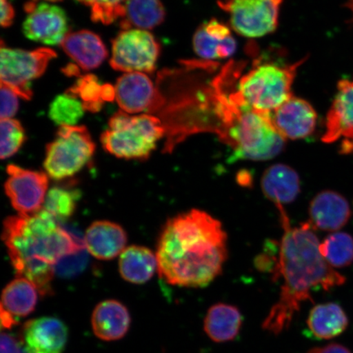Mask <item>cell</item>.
Instances as JSON below:
<instances>
[{
	"label": "cell",
	"instance_id": "6da1fadb",
	"mask_svg": "<svg viewBox=\"0 0 353 353\" xmlns=\"http://www.w3.org/2000/svg\"><path fill=\"white\" fill-rule=\"evenodd\" d=\"M228 236L222 223L200 210L170 219L159 238V275L172 285L205 287L223 271Z\"/></svg>",
	"mask_w": 353,
	"mask_h": 353
},
{
	"label": "cell",
	"instance_id": "7a4b0ae2",
	"mask_svg": "<svg viewBox=\"0 0 353 353\" xmlns=\"http://www.w3.org/2000/svg\"><path fill=\"white\" fill-rule=\"evenodd\" d=\"M280 215L284 234L274 278L282 280L281 292L262 325L263 330L274 334L289 327L304 302L312 301L313 290L329 291L346 281L321 255L320 241L311 223L293 228L285 211Z\"/></svg>",
	"mask_w": 353,
	"mask_h": 353
},
{
	"label": "cell",
	"instance_id": "3957f363",
	"mask_svg": "<svg viewBox=\"0 0 353 353\" xmlns=\"http://www.w3.org/2000/svg\"><path fill=\"white\" fill-rule=\"evenodd\" d=\"M3 240L17 276L32 282L43 296L52 294L57 262L86 248L85 241L61 228L44 210L6 219Z\"/></svg>",
	"mask_w": 353,
	"mask_h": 353
},
{
	"label": "cell",
	"instance_id": "277c9868",
	"mask_svg": "<svg viewBox=\"0 0 353 353\" xmlns=\"http://www.w3.org/2000/svg\"><path fill=\"white\" fill-rule=\"evenodd\" d=\"M240 160L268 161L284 149L285 139L276 130L270 113L237 103L225 121L220 138Z\"/></svg>",
	"mask_w": 353,
	"mask_h": 353
},
{
	"label": "cell",
	"instance_id": "5b68a950",
	"mask_svg": "<svg viewBox=\"0 0 353 353\" xmlns=\"http://www.w3.org/2000/svg\"><path fill=\"white\" fill-rule=\"evenodd\" d=\"M163 137H165V126L157 116H131L119 110L110 119L101 142L105 151L114 157L145 161L156 150Z\"/></svg>",
	"mask_w": 353,
	"mask_h": 353
},
{
	"label": "cell",
	"instance_id": "8992f818",
	"mask_svg": "<svg viewBox=\"0 0 353 353\" xmlns=\"http://www.w3.org/2000/svg\"><path fill=\"white\" fill-rule=\"evenodd\" d=\"M304 61L285 65L255 64L237 83L235 92L238 99L258 112H272L293 96L291 88Z\"/></svg>",
	"mask_w": 353,
	"mask_h": 353
},
{
	"label": "cell",
	"instance_id": "52a82bcc",
	"mask_svg": "<svg viewBox=\"0 0 353 353\" xmlns=\"http://www.w3.org/2000/svg\"><path fill=\"white\" fill-rule=\"evenodd\" d=\"M95 148L85 126H61L54 140L47 145L44 170L55 180L70 178L91 161Z\"/></svg>",
	"mask_w": 353,
	"mask_h": 353
},
{
	"label": "cell",
	"instance_id": "ba28073f",
	"mask_svg": "<svg viewBox=\"0 0 353 353\" xmlns=\"http://www.w3.org/2000/svg\"><path fill=\"white\" fill-rule=\"evenodd\" d=\"M57 57L48 48L32 51L8 48L1 44L0 50V79L25 100L32 98L30 83L46 72L47 66Z\"/></svg>",
	"mask_w": 353,
	"mask_h": 353
},
{
	"label": "cell",
	"instance_id": "9c48e42d",
	"mask_svg": "<svg viewBox=\"0 0 353 353\" xmlns=\"http://www.w3.org/2000/svg\"><path fill=\"white\" fill-rule=\"evenodd\" d=\"M160 52V44L148 30H122L113 39L110 64L119 72L152 73Z\"/></svg>",
	"mask_w": 353,
	"mask_h": 353
},
{
	"label": "cell",
	"instance_id": "30bf717a",
	"mask_svg": "<svg viewBox=\"0 0 353 353\" xmlns=\"http://www.w3.org/2000/svg\"><path fill=\"white\" fill-rule=\"evenodd\" d=\"M283 0H219V6L230 17L232 28L247 38L265 37L275 32Z\"/></svg>",
	"mask_w": 353,
	"mask_h": 353
},
{
	"label": "cell",
	"instance_id": "8fae6325",
	"mask_svg": "<svg viewBox=\"0 0 353 353\" xmlns=\"http://www.w3.org/2000/svg\"><path fill=\"white\" fill-rule=\"evenodd\" d=\"M7 173L4 190L19 215H32L41 211L48 194V174L14 165L8 166Z\"/></svg>",
	"mask_w": 353,
	"mask_h": 353
},
{
	"label": "cell",
	"instance_id": "7c38bea8",
	"mask_svg": "<svg viewBox=\"0 0 353 353\" xmlns=\"http://www.w3.org/2000/svg\"><path fill=\"white\" fill-rule=\"evenodd\" d=\"M25 10L28 16L23 23V33L26 38L34 42L57 46L63 42L68 34V19L65 12L52 4L30 1Z\"/></svg>",
	"mask_w": 353,
	"mask_h": 353
},
{
	"label": "cell",
	"instance_id": "4fadbf2b",
	"mask_svg": "<svg viewBox=\"0 0 353 353\" xmlns=\"http://www.w3.org/2000/svg\"><path fill=\"white\" fill-rule=\"evenodd\" d=\"M116 100L121 110L128 114L147 112L156 114L161 99L157 85L142 72L123 74L117 79Z\"/></svg>",
	"mask_w": 353,
	"mask_h": 353
},
{
	"label": "cell",
	"instance_id": "5bb4252c",
	"mask_svg": "<svg viewBox=\"0 0 353 353\" xmlns=\"http://www.w3.org/2000/svg\"><path fill=\"white\" fill-rule=\"evenodd\" d=\"M68 334L63 321L56 317H39L22 326L21 343L25 353H63Z\"/></svg>",
	"mask_w": 353,
	"mask_h": 353
},
{
	"label": "cell",
	"instance_id": "9a60e30c",
	"mask_svg": "<svg viewBox=\"0 0 353 353\" xmlns=\"http://www.w3.org/2000/svg\"><path fill=\"white\" fill-rule=\"evenodd\" d=\"M273 125L285 139H303L312 134L316 126L317 114L307 101L290 97L270 113Z\"/></svg>",
	"mask_w": 353,
	"mask_h": 353
},
{
	"label": "cell",
	"instance_id": "2e32d148",
	"mask_svg": "<svg viewBox=\"0 0 353 353\" xmlns=\"http://www.w3.org/2000/svg\"><path fill=\"white\" fill-rule=\"evenodd\" d=\"M341 138L353 141V79H343L338 83L322 141L332 143Z\"/></svg>",
	"mask_w": 353,
	"mask_h": 353
},
{
	"label": "cell",
	"instance_id": "e0dca14e",
	"mask_svg": "<svg viewBox=\"0 0 353 353\" xmlns=\"http://www.w3.org/2000/svg\"><path fill=\"white\" fill-rule=\"evenodd\" d=\"M309 217L313 228L335 232L345 226L351 218V208L346 198L339 192H321L312 199Z\"/></svg>",
	"mask_w": 353,
	"mask_h": 353
},
{
	"label": "cell",
	"instance_id": "ac0fdd59",
	"mask_svg": "<svg viewBox=\"0 0 353 353\" xmlns=\"http://www.w3.org/2000/svg\"><path fill=\"white\" fill-rule=\"evenodd\" d=\"M39 291L32 282L17 276L3 290L1 299L2 327L10 329L28 316L37 307Z\"/></svg>",
	"mask_w": 353,
	"mask_h": 353
},
{
	"label": "cell",
	"instance_id": "d6986e66",
	"mask_svg": "<svg viewBox=\"0 0 353 353\" xmlns=\"http://www.w3.org/2000/svg\"><path fill=\"white\" fill-rule=\"evenodd\" d=\"M193 48L202 59H227L236 52V42L228 26L212 19L199 26Z\"/></svg>",
	"mask_w": 353,
	"mask_h": 353
},
{
	"label": "cell",
	"instance_id": "ffe728a7",
	"mask_svg": "<svg viewBox=\"0 0 353 353\" xmlns=\"http://www.w3.org/2000/svg\"><path fill=\"white\" fill-rule=\"evenodd\" d=\"M92 328L103 341H120L130 328L129 310L117 300L108 299L96 306L92 315Z\"/></svg>",
	"mask_w": 353,
	"mask_h": 353
},
{
	"label": "cell",
	"instance_id": "44dd1931",
	"mask_svg": "<svg viewBox=\"0 0 353 353\" xmlns=\"http://www.w3.org/2000/svg\"><path fill=\"white\" fill-rule=\"evenodd\" d=\"M85 245L88 253L100 260H110L125 250L127 235L123 229L109 221H98L87 229Z\"/></svg>",
	"mask_w": 353,
	"mask_h": 353
},
{
	"label": "cell",
	"instance_id": "7402d4cb",
	"mask_svg": "<svg viewBox=\"0 0 353 353\" xmlns=\"http://www.w3.org/2000/svg\"><path fill=\"white\" fill-rule=\"evenodd\" d=\"M264 196L278 210L295 201L300 192V179L296 171L284 164L273 165L264 172L261 179Z\"/></svg>",
	"mask_w": 353,
	"mask_h": 353
},
{
	"label": "cell",
	"instance_id": "603a6c76",
	"mask_svg": "<svg viewBox=\"0 0 353 353\" xmlns=\"http://www.w3.org/2000/svg\"><path fill=\"white\" fill-rule=\"evenodd\" d=\"M60 46L79 68L85 70L98 68L108 55L99 35L87 30L68 33Z\"/></svg>",
	"mask_w": 353,
	"mask_h": 353
},
{
	"label": "cell",
	"instance_id": "cb8c5ba5",
	"mask_svg": "<svg viewBox=\"0 0 353 353\" xmlns=\"http://www.w3.org/2000/svg\"><path fill=\"white\" fill-rule=\"evenodd\" d=\"M241 326V313L231 304H214L209 308L204 320L205 332L215 343L234 341L239 334Z\"/></svg>",
	"mask_w": 353,
	"mask_h": 353
},
{
	"label": "cell",
	"instance_id": "d4e9b609",
	"mask_svg": "<svg viewBox=\"0 0 353 353\" xmlns=\"http://www.w3.org/2000/svg\"><path fill=\"white\" fill-rule=\"evenodd\" d=\"M157 268V255L143 246L128 247L119 259V270L121 276L134 284H144L151 280Z\"/></svg>",
	"mask_w": 353,
	"mask_h": 353
},
{
	"label": "cell",
	"instance_id": "484cf974",
	"mask_svg": "<svg viewBox=\"0 0 353 353\" xmlns=\"http://www.w3.org/2000/svg\"><path fill=\"white\" fill-rule=\"evenodd\" d=\"M307 327L317 339H331L346 330L350 323L346 312L339 304L322 303L309 313Z\"/></svg>",
	"mask_w": 353,
	"mask_h": 353
},
{
	"label": "cell",
	"instance_id": "4316f807",
	"mask_svg": "<svg viewBox=\"0 0 353 353\" xmlns=\"http://www.w3.org/2000/svg\"><path fill=\"white\" fill-rule=\"evenodd\" d=\"M165 17L161 0H126L120 25L123 30H152L161 25Z\"/></svg>",
	"mask_w": 353,
	"mask_h": 353
},
{
	"label": "cell",
	"instance_id": "83f0119b",
	"mask_svg": "<svg viewBox=\"0 0 353 353\" xmlns=\"http://www.w3.org/2000/svg\"><path fill=\"white\" fill-rule=\"evenodd\" d=\"M320 252L331 267L343 268L353 263V237L346 232H334L320 243Z\"/></svg>",
	"mask_w": 353,
	"mask_h": 353
},
{
	"label": "cell",
	"instance_id": "f1b7e54d",
	"mask_svg": "<svg viewBox=\"0 0 353 353\" xmlns=\"http://www.w3.org/2000/svg\"><path fill=\"white\" fill-rule=\"evenodd\" d=\"M79 196L78 190L52 188L47 194L43 210L57 221L68 219L77 210Z\"/></svg>",
	"mask_w": 353,
	"mask_h": 353
},
{
	"label": "cell",
	"instance_id": "f546056e",
	"mask_svg": "<svg viewBox=\"0 0 353 353\" xmlns=\"http://www.w3.org/2000/svg\"><path fill=\"white\" fill-rule=\"evenodd\" d=\"M85 112L82 101L65 92L52 101L48 116L60 127L73 126L81 120Z\"/></svg>",
	"mask_w": 353,
	"mask_h": 353
},
{
	"label": "cell",
	"instance_id": "4dcf8cb0",
	"mask_svg": "<svg viewBox=\"0 0 353 353\" xmlns=\"http://www.w3.org/2000/svg\"><path fill=\"white\" fill-rule=\"evenodd\" d=\"M103 85H100L99 79L94 74L79 78L76 83L70 88L66 94L76 97L82 100L83 108L88 112H98L103 107L101 98Z\"/></svg>",
	"mask_w": 353,
	"mask_h": 353
},
{
	"label": "cell",
	"instance_id": "1f68e13d",
	"mask_svg": "<svg viewBox=\"0 0 353 353\" xmlns=\"http://www.w3.org/2000/svg\"><path fill=\"white\" fill-rule=\"evenodd\" d=\"M1 129V159L10 158L19 151L26 140L23 127L14 119H2L0 121Z\"/></svg>",
	"mask_w": 353,
	"mask_h": 353
},
{
	"label": "cell",
	"instance_id": "d6a6232c",
	"mask_svg": "<svg viewBox=\"0 0 353 353\" xmlns=\"http://www.w3.org/2000/svg\"><path fill=\"white\" fill-rule=\"evenodd\" d=\"M91 8V19L95 22L110 25L121 20L126 0H77Z\"/></svg>",
	"mask_w": 353,
	"mask_h": 353
},
{
	"label": "cell",
	"instance_id": "836d02e7",
	"mask_svg": "<svg viewBox=\"0 0 353 353\" xmlns=\"http://www.w3.org/2000/svg\"><path fill=\"white\" fill-rule=\"evenodd\" d=\"M86 248L77 253L65 256L55 266L56 274L63 277H72L79 274L85 268L88 262Z\"/></svg>",
	"mask_w": 353,
	"mask_h": 353
},
{
	"label": "cell",
	"instance_id": "e575fe53",
	"mask_svg": "<svg viewBox=\"0 0 353 353\" xmlns=\"http://www.w3.org/2000/svg\"><path fill=\"white\" fill-rule=\"evenodd\" d=\"M19 95L10 87L0 83V100H1V108H0V118L11 119L15 116L19 110Z\"/></svg>",
	"mask_w": 353,
	"mask_h": 353
},
{
	"label": "cell",
	"instance_id": "d590c367",
	"mask_svg": "<svg viewBox=\"0 0 353 353\" xmlns=\"http://www.w3.org/2000/svg\"><path fill=\"white\" fill-rule=\"evenodd\" d=\"M14 10L8 0H1V17L0 24L2 28H10L14 19Z\"/></svg>",
	"mask_w": 353,
	"mask_h": 353
},
{
	"label": "cell",
	"instance_id": "8d00e7d4",
	"mask_svg": "<svg viewBox=\"0 0 353 353\" xmlns=\"http://www.w3.org/2000/svg\"><path fill=\"white\" fill-rule=\"evenodd\" d=\"M1 353H21L19 343L12 335L6 333L2 334Z\"/></svg>",
	"mask_w": 353,
	"mask_h": 353
},
{
	"label": "cell",
	"instance_id": "74e56055",
	"mask_svg": "<svg viewBox=\"0 0 353 353\" xmlns=\"http://www.w3.org/2000/svg\"><path fill=\"white\" fill-rule=\"evenodd\" d=\"M307 353H352V352L342 344L334 343L324 347L312 348Z\"/></svg>",
	"mask_w": 353,
	"mask_h": 353
},
{
	"label": "cell",
	"instance_id": "f35d334b",
	"mask_svg": "<svg viewBox=\"0 0 353 353\" xmlns=\"http://www.w3.org/2000/svg\"><path fill=\"white\" fill-rule=\"evenodd\" d=\"M101 98L105 101L116 99V88L110 85H103V91H101Z\"/></svg>",
	"mask_w": 353,
	"mask_h": 353
},
{
	"label": "cell",
	"instance_id": "ab89813d",
	"mask_svg": "<svg viewBox=\"0 0 353 353\" xmlns=\"http://www.w3.org/2000/svg\"><path fill=\"white\" fill-rule=\"evenodd\" d=\"M79 72V70L77 66L74 65H68L64 70L66 76L69 77L76 76V74H78Z\"/></svg>",
	"mask_w": 353,
	"mask_h": 353
},
{
	"label": "cell",
	"instance_id": "60d3db41",
	"mask_svg": "<svg viewBox=\"0 0 353 353\" xmlns=\"http://www.w3.org/2000/svg\"><path fill=\"white\" fill-rule=\"evenodd\" d=\"M345 6L347 8V10H350L352 13V21L353 22V0H347Z\"/></svg>",
	"mask_w": 353,
	"mask_h": 353
},
{
	"label": "cell",
	"instance_id": "b9f144b4",
	"mask_svg": "<svg viewBox=\"0 0 353 353\" xmlns=\"http://www.w3.org/2000/svg\"><path fill=\"white\" fill-rule=\"evenodd\" d=\"M32 1L35 2V1H37V0H32ZM46 1H50V2H59V1H61V0H46Z\"/></svg>",
	"mask_w": 353,
	"mask_h": 353
}]
</instances>
